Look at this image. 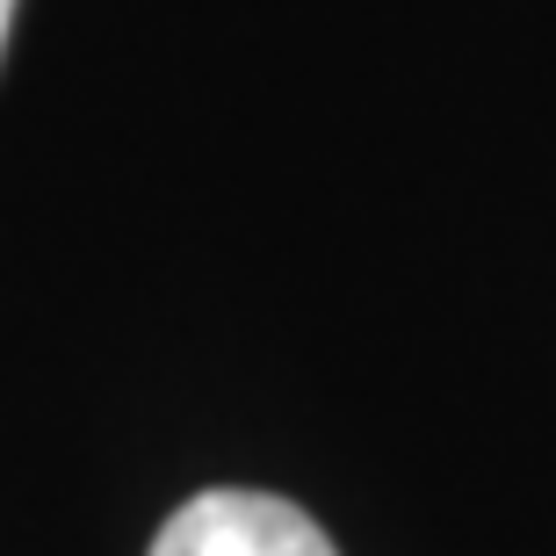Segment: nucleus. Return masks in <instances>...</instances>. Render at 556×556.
I'll list each match as a JSON object with an SVG mask.
<instances>
[{
	"instance_id": "obj_1",
	"label": "nucleus",
	"mask_w": 556,
	"mask_h": 556,
	"mask_svg": "<svg viewBox=\"0 0 556 556\" xmlns=\"http://www.w3.org/2000/svg\"><path fill=\"white\" fill-rule=\"evenodd\" d=\"M152 556H340L326 528L275 492H195L152 535Z\"/></svg>"
},
{
	"instance_id": "obj_2",
	"label": "nucleus",
	"mask_w": 556,
	"mask_h": 556,
	"mask_svg": "<svg viewBox=\"0 0 556 556\" xmlns=\"http://www.w3.org/2000/svg\"><path fill=\"white\" fill-rule=\"evenodd\" d=\"M8 29H15V0H0V51H8Z\"/></svg>"
}]
</instances>
